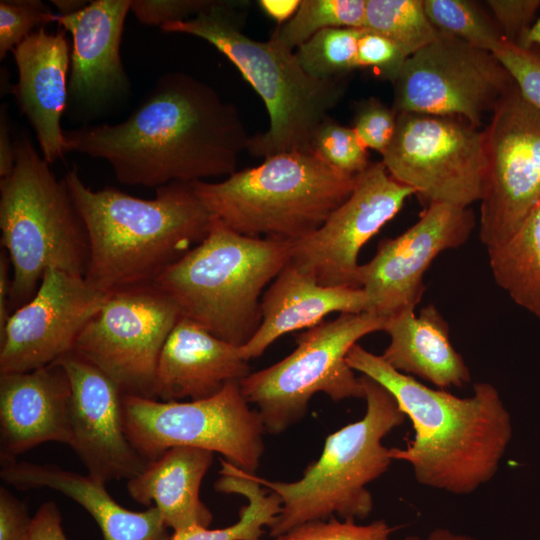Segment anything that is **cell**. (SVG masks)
<instances>
[{
  "label": "cell",
  "instance_id": "cell-19",
  "mask_svg": "<svg viewBox=\"0 0 540 540\" xmlns=\"http://www.w3.org/2000/svg\"><path fill=\"white\" fill-rule=\"evenodd\" d=\"M130 7L131 0H96L77 13L58 15L56 22L72 37L68 78L71 104L96 110L128 92L120 43Z\"/></svg>",
  "mask_w": 540,
  "mask_h": 540
},
{
  "label": "cell",
  "instance_id": "cell-44",
  "mask_svg": "<svg viewBox=\"0 0 540 540\" xmlns=\"http://www.w3.org/2000/svg\"><path fill=\"white\" fill-rule=\"evenodd\" d=\"M12 268L7 252L1 248L0 251V334L4 331L11 316L10 294H11Z\"/></svg>",
  "mask_w": 540,
  "mask_h": 540
},
{
  "label": "cell",
  "instance_id": "cell-16",
  "mask_svg": "<svg viewBox=\"0 0 540 540\" xmlns=\"http://www.w3.org/2000/svg\"><path fill=\"white\" fill-rule=\"evenodd\" d=\"M476 225L469 207L430 205L419 220L395 238L382 239L375 256L359 267L368 313L389 319L416 308L425 291L423 277L445 250L462 246Z\"/></svg>",
  "mask_w": 540,
  "mask_h": 540
},
{
  "label": "cell",
  "instance_id": "cell-18",
  "mask_svg": "<svg viewBox=\"0 0 540 540\" xmlns=\"http://www.w3.org/2000/svg\"><path fill=\"white\" fill-rule=\"evenodd\" d=\"M60 363L70 380V447L92 478L107 483L131 479L148 460L129 441L123 420V393L96 366L74 352Z\"/></svg>",
  "mask_w": 540,
  "mask_h": 540
},
{
  "label": "cell",
  "instance_id": "cell-37",
  "mask_svg": "<svg viewBox=\"0 0 540 540\" xmlns=\"http://www.w3.org/2000/svg\"><path fill=\"white\" fill-rule=\"evenodd\" d=\"M397 116L393 107L370 98L358 105L353 129L367 149L383 155L394 137Z\"/></svg>",
  "mask_w": 540,
  "mask_h": 540
},
{
  "label": "cell",
  "instance_id": "cell-13",
  "mask_svg": "<svg viewBox=\"0 0 540 540\" xmlns=\"http://www.w3.org/2000/svg\"><path fill=\"white\" fill-rule=\"evenodd\" d=\"M482 131L479 238L488 252L504 244L540 200V109L514 85Z\"/></svg>",
  "mask_w": 540,
  "mask_h": 540
},
{
  "label": "cell",
  "instance_id": "cell-43",
  "mask_svg": "<svg viewBox=\"0 0 540 540\" xmlns=\"http://www.w3.org/2000/svg\"><path fill=\"white\" fill-rule=\"evenodd\" d=\"M16 162L15 141H12L7 121L6 108L0 109V177L11 174Z\"/></svg>",
  "mask_w": 540,
  "mask_h": 540
},
{
  "label": "cell",
  "instance_id": "cell-14",
  "mask_svg": "<svg viewBox=\"0 0 540 540\" xmlns=\"http://www.w3.org/2000/svg\"><path fill=\"white\" fill-rule=\"evenodd\" d=\"M393 85L397 113L454 117L479 128L515 83L492 52L439 32L406 59Z\"/></svg>",
  "mask_w": 540,
  "mask_h": 540
},
{
  "label": "cell",
  "instance_id": "cell-17",
  "mask_svg": "<svg viewBox=\"0 0 540 540\" xmlns=\"http://www.w3.org/2000/svg\"><path fill=\"white\" fill-rule=\"evenodd\" d=\"M108 294L84 276L48 269L35 295L11 314L0 334V374L32 371L72 352Z\"/></svg>",
  "mask_w": 540,
  "mask_h": 540
},
{
  "label": "cell",
  "instance_id": "cell-32",
  "mask_svg": "<svg viewBox=\"0 0 540 540\" xmlns=\"http://www.w3.org/2000/svg\"><path fill=\"white\" fill-rule=\"evenodd\" d=\"M364 28H328L296 49L303 69L321 80L339 79L358 66V44Z\"/></svg>",
  "mask_w": 540,
  "mask_h": 540
},
{
  "label": "cell",
  "instance_id": "cell-48",
  "mask_svg": "<svg viewBox=\"0 0 540 540\" xmlns=\"http://www.w3.org/2000/svg\"><path fill=\"white\" fill-rule=\"evenodd\" d=\"M517 44L526 49H531L534 44L540 45V17L523 34Z\"/></svg>",
  "mask_w": 540,
  "mask_h": 540
},
{
  "label": "cell",
  "instance_id": "cell-40",
  "mask_svg": "<svg viewBox=\"0 0 540 540\" xmlns=\"http://www.w3.org/2000/svg\"><path fill=\"white\" fill-rule=\"evenodd\" d=\"M486 4L503 38L517 44L532 26V20L540 7V0H488Z\"/></svg>",
  "mask_w": 540,
  "mask_h": 540
},
{
  "label": "cell",
  "instance_id": "cell-41",
  "mask_svg": "<svg viewBox=\"0 0 540 540\" xmlns=\"http://www.w3.org/2000/svg\"><path fill=\"white\" fill-rule=\"evenodd\" d=\"M32 517L26 505L3 486L0 488V540H26Z\"/></svg>",
  "mask_w": 540,
  "mask_h": 540
},
{
  "label": "cell",
  "instance_id": "cell-26",
  "mask_svg": "<svg viewBox=\"0 0 540 540\" xmlns=\"http://www.w3.org/2000/svg\"><path fill=\"white\" fill-rule=\"evenodd\" d=\"M384 331L390 342L381 357L397 371L439 389L470 383L469 368L450 342L448 323L433 304L418 315L407 309L392 316Z\"/></svg>",
  "mask_w": 540,
  "mask_h": 540
},
{
  "label": "cell",
  "instance_id": "cell-22",
  "mask_svg": "<svg viewBox=\"0 0 540 540\" xmlns=\"http://www.w3.org/2000/svg\"><path fill=\"white\" fill-rule=\"evenodd\" d=\"M251 373L239 346L212 335L181 317L170 332L159 356L155 399L188 401L210 398L232 381Z\"/></svg>",
  "mask_w": 540,
  "mask_h": 540
},
{
  "label": "cell",
  "instance_id": "cell-38",
  "mask_svg": "<svg viewBox=\"0 0 540 540\" xmlns=\"http://www.w3.org/2000/svg\"><path fill=\"white\" fill-rule=\"evenodd\" d=\"M408 57L390 39L364 28L358 44V66L370 67L392 83Z\"/></svg>",
  "mask_w": 540,
  "mask_h": 540
},
{
  "label": "cell",
  "instance_id": "cell-3",
  "mask_svg": "<svg viewBox=\"0 0 540 540\" xmlns=\"http://www.w3.org/2000/svg\"><path fill=\"white\" fill-rule=\"evenodd\" d=\"M64 180L88 235L85 278L106 293L154 283L204 240L214 220L192 183H168L147 200L111 186L92 190L76 169Z\"/></svg>",
  "mask_w": 540,
  "mask_h": 540
},
{
  "label": "cell",
  "instance_id": "cell-6",
  "mask_svg": "<svg viewBox=\"0 0 540 540\" xmlns=\"http://www.w3.org/2000/svg\"><path fill=\"white\" fill-rule=\"evenodd\" d=\"M356 177L314 153L288 152L221 182L192 186L211 215L235 232L295 242L324 224L351 194Z\"/></svg>",
  "mask_w": 540,
  "mask_h": 540
},
{
  "label": "cell",
  "instance_id": "cell-27",
  "mask_svg": "<svg viewBox=\"0 0 540 540\" xmlns=\"http://www.w3.org/2000/svg\"><path fill=\"white\" fill-rule=\"evenodd\" d=\"M487 254L497 285L540 319V200L518 230Z\"/></svg>",
  "mask_w": 540,
  "mask_h": 540
},
{
  "label": "cell",
  "instance_id": "cell-2",
  "mask_svg": "<svg viewBox=\"0 0 540 540\" xmlns=\"http://www.w3.org/2000/svg\"><path fill=\"white\" fill-rule=\"evenodd\" d=\"M346 361L383 386L411 420L413 439L403 449L391 448V457L409 463L418 483L467 495L495 476L513 433L495 386L478 382L472 396L458 397L397 371L359 344Z\"/></svg>",
  "mask_w": 540,
  "mask_h": 540
},
{
  "label": "cell",
  "instance_id": "cell-1",
  "mask_svg": "<svg viewBox=\"0 0 540 540\" xmlns=\"http://www.w3.org/2000/svg\"><path fill=\"white\" fill-rule=\"evenodd\" d=\"M250 136L237 108L185 73L161 76L124 121L64 130V152L106 160L126 185L158 188L236 172Z\"/></svg>",
  "mask_w": 540,
  "mask_h": 540
},
{
  "label": "cell",
  "instance_id": "cell-42",
  "mask_svg": "<svg viewBox=\"0 0 540 540\" xmlns=\"http://www.w3.org/2000/svg\"><path fill=\"white\" fill-rule=\"evenodd\" d=\"M59 508L53 501L43 503L32 517L26 540H68L62 528Z\"/></svg>",
  "mask_w": 540,
  "mask_h": 540
},
{
  "label": "cell",
  "instance_id": "cell-11",
  "mask_svg": "<svg viewBox=\"0 0 540 540\" xmlns=\"http://www.w3.org/2000/svg\"><path fill=\"white\" fill-rule=\"evenodd\" d=\"M181 313L154 283L110 292L73 351L107 375L124 395L155 399L161 350Z\"/></svg>",
  "mask_w": 540,
  "mask_h": 540
},
{
  "label": "cell",
  "instance_id": "cell-24",
  "mask_svg": "<svg viewBox=\"0 0 540 540\" xmlns=\"http://www.w3.org/2000/svg\"><path fill=\"white\" fill-rule=\"evenodd\" d=\"M4 482L17 489L49 488L81 505L98 524L103 540H170L163 517L155 506L142 512L118 504L105 483L54 464L17 459L1 461Z\"/></svg>",
  "mask_w": 540,
  "mask_h": 540
},
{
  "label": "cell",
  "instance_id": "cell-23",
  "mask_svg": "<svg viewBox=\"0 0 540 540\" xmlns=\"http://www.w3.org/2000/svg\"><path fill=\"white\" fill-rule=\"evenodd\" d=\"M261 311L258 330L239 347L246 361L262 355L281 336L313 328L331 313L366 312L367 297L362 288L320 285L288 261L262 296Z\"/></svg>",
  "mask_w": 540,
  "mask_h": 540
},
{
  "label": "cell",
  "instance_id": "cell-5",
  "mask_svg": "<svg viewBox=\"0 0 540 540\" xmlns=\"http://www.w3.org/2000/svg\"><path fill=\"white\" fill-rule=\"evenodd\" d=\"M292 244L245 236L214 218L204 240L154 284L183 318L240 347L258 330L262 290L290 260Z\"/></svg>",
  "mask_w": 540,
  "mask_h": 540
},
{
  "label": "cell",
  "instance_id": "cell-47",
  "mask_svg": "<svg viewBox=\"0 0 540 540\" xmlns=\"http://www.w3.org/2000/svg\"><path fill=\"white\" fill-rule=\"evenodd\" d=\"M59 16H68L84 9L89 2L83 0H52Z\"/></svg>",
  "mask_w": 540,
  "mask_h": 540
},
{
  "label": "cell",
  "instance_id": "cell-10",
  "mask_svg": "<svg viewBox=\"0 0 540 540\" xmlns=\"http://www.w3.org/2000/svg\"><path fill=\"white\" fill-rule=\"evenodd\" d=\"M249 404L238 381L195 401L123 395L125 432L146 460L173 447H193L219 453L254 474L264 453L265 428L258 410Z\"/></svg>",
  "mask_w": 540,
  "mask_h": 540
},
{
  "label": "cell",
  "instance_id": "cell-39",
  "mask_svg": "<svg viewBox=\"0 0 540 540\" xmlns=\"http://www.w3.org/2000/svg\"><path fill=\"white\" fill-rule=\"evenodd\" d=\"M214 0H131L130 9L139 22L158 25L192 18Z\"/></svg>",
  "mask_w": 540,
  "mask_h": 540
},
{
  "label": "cell",
  "instance_id": "cell-35",
  "mask_svg": "<svg viewBox=\"0 0 540 540\" xmlns=\"http://www.w3.org/2000/svg\"><path fill=\"white\" fill-rule=\"evenodd\" d=\"M395 529L382 519L360 525L355 520L340 521L333 516L304 523L273 540H391Z\"/></svg>",
  "mask_w": 540,
  "mask_h": 540
},
{
  "label": "cell",
  "instance_id": "cell-12",
  "mask_svg": "<svg viewBox=\"0 0 540 540\" xmlns=\"http://www.w3.org/2000/svg\"><path fill=\"white\" fill-rule=\"evenodd\" d=\"M382 163L393 179L414 190L425 208L469 207L482 195L483 131L459 118L398 113Z\"/></svg>",
  "mask_w": 540,
  "mask_h": 540
},
{
  "label": "cell",
  "instance_id": "cell-28",
  "mask_svg": "<svg viewBox=\"0 0 540 540\" xmlns=\"http://www.w3.org/2000/svg\"><path fill=\"white\" fill-rule=\"evenodd\" d=\"M220 477L215 489L222 493L242 495L247 505L239 511V519L225 528L209 529L194 525L173 531L170 540H262L265 528H271L282 508V500L268 492L248 473L228 461L221 460Z\"/></svg>",
  "mask_w": 540,
  "mask_h": 540
},
{
  "label": "cell",
  "instance_id": "cell-30",
  "mask_svg": "<svg viewBox=\"0 0 540 540\" xmlns=\"http://www.w3.org/2000/svg\"><path fill=\"white\" fill-rule=\"evenodd\" d=\"M366 0H301L295 14L272 36L293 50L328 28H365Z\"/></svg>",
  "mask_w": 540,
  "mask_h": 540
},
{
  "label": "cell",
  "instance_id": "cell-15",
  "mask_svg": "<svg viewBox=\"0 0 540 540\" xmlns=\"http://www.w3.org/2000/svg\"><path fill=\"white\" fill-rule=\"evenodd\" d=\"M415 192L393 179L384 164L358 174L348 198L312 234L293 242L290 262L323 286L360 288L361 248Z\"/></svg>",
  "mask_w": 540,
  "mask_h": 540
},
{
  "label": "cell",
  "instance_id": "cell-25",
  "mask_svg": "<svg viewBox=\"0 0 540 540\" xmlns=\"http://www.w3.org/2000/svg\"><path fill=\"white\" fill-rule=\"evenodd\" d=\"M213 458V452L200 448H170L148 460L144 469L128 480L129 495L145 506L154 503L173 531L194 525L209 527L213 515L199 491Z\"/></svg>",
  "mask_w": 540,
  "mask_h": 540
},
{
  "label": "cell",
  "instance_id": "cell-31",
  "mask_svg": "<svg viewBox=\"0 0 540 540\" xmlns=\"http://www.w3.org/2000/svg\"><path fill=\"white\" fill-rule=\"evenodd\" d=\"M423 5L440 33L489 52H494L504 40L495 20L473 1L423 0Z\"/></svg>",
  "mask_w": 540,
  "mask_h": 540
},
{
  "label": "cell",
  "instance_id": "cell-34",
  "mask_svg": "<svg viewBox=\"0 0 540 540\" xmlns=\"http://www.w3.org/2000/svg\"><path fill=\"white\" fill-rule=\"evenodd\" d=\"M53 13L40 0H2L0 2V59L5 58L35 28L56 22Z\"/></svg>",
  "mask_w": 540,
  "mask_h": 540
},
{
  "label": "cell",
  "instance_id": "cell-20",
  "mask_svg": "<svg viewBox=\"0 0 540 540\" xmlns=\"http://www.w3.org/2000/svg\"><path fill=\"white\" fill-rule=\"evenodd\" d=\"M70 401V380L58 362L0 374L1 461L45 442L70 445Z\"/></svg>",
  "mask_w": 540,
  "mask_h": 540
},
{
  "label": "cell",
  "instance_id": "cell-21",
  "mask_svg": "<svg viewBox=\"0 0 540 540\" xmlns=\"http://www.w3.org/2000/svg\"><path fill=\"white\" fill-rule=\"evenodd\" d=\"M18 82L11 86L21 112L35 131L42 157L52 164L64 155L61 117L68 103L70 51L66 31L36 29L12 50Z\"/></svg>",
  "mask_w": 540,
  "mask_h": 540
},
{
  "label": "cell",
  "instance_id": "cell-36",
  "mask_svg": "<svg viewBox=\"0 0 540 540\" xmlns=\"http://www.w3.org/2000/svg\"><path fill=\"white\" fill-rule=\"evenodd\" d=\"M492 53L508 71L521 95L540 109V56L505 39Z\"/></svg>",
  "mask_w": 540,
  "mask_h": 540
},
{
  "label": "cell",
  "instance_id": "cell-4",
  "mask_svg": "<svg viewBox=\"0 0 540 540\" xmlns=\"http://www.w3.org/2000/svg\"><path fill=\"white\" fill-rule=\"evenodd\" d=\"M246 2L216 1L198 15L167 23L161 30L209 42L241 72L264 101L269 129L250 137L247 151L268 158L281 153H313V139L345 92L343 78L309 75L295 52L275 37L258 41L243 33Z\"/></svg>",
  "mask_w": 540,
  "mask_h": 540
},
{
  "label": "cell",
  "instance_id": "cell-9",
  "mask_svg": "<svg viewBox=\"0 0 540 540\" xmlns=\"http://www.w3.org/2000/svg\"><path fill=\"white\" fill-rule=\"evenodd\" d=\"M387 319L362 312L340 314L296 336L297 347L281 361L240 381L245 399L256 405L270 434H281L307 413L311 398L363 399L360 377L346 357L362 337L384 331Z\"/></svg>",
  "mask_w": 540,
  "mask_h": 540
},
{
  "label": "cell",
  "instance_id": "cell-8",
  "mask_svg": "<svg viewBox=\"0 0 540 540\" xmlns=\"http://www.w3.org/2000/svg\"><path fill=\"white\" fill-rule=\"evenodd\" d=\"M366 412L325 440L320 457L293 482L271 481L253 475L262 486L279 495L282 508L269 531L278 537L307 522L365 519L373 509L367 485L383 475L393 459L383 438L403 424L405 414L379 383L360 376Z\"/></svg>",
  "mask_w": 540,
  "mask_h": 540
},
{
  "label": "cell",
  "instance_id": "cell-33",
  "mask_svg": "<svg viewBox=\"0 0 540 540\" xmlns=\"http://www.w3.org/2000/svg\"><path fill=\"white\" fill-rule=\"evenodd\" d=\"M313 153L340 172L357 176L370 165L368 149L353 127L328 117L317 129Z\"/></svg>",
  "mask_w": 540,
  "mask_h": 540
},
{
  "label": "cell",
  "instance_id": "cell-46",
  "mask_svg": "<svg viewBox=\"0 0 540 540\" xmlns=\"http://www.w3.org/2000/svg\"><path fill=\"white\" fill-rule=\"evenodd\" d=\"M402 540H422L419 536L410 535L406 536ZM425 540H477L471 536L456 534L447 528L434 529Z\"/></svg>",
  "mask_w": 540,
  "mask_h": 540
},
{
  "label": "cell",
  "instance_id": "cell-7",
  "mask_svg": "<svg viewBox=\"0 0 540 540\" xmlns=\"http://www.w3.org/2000/svg\"><path fill=\"white\" fill-rule=\"evenodd\" d=\"M16 162L0 180L1 248L12 268L10 310L26 304L48 269L86 275L89 242L85 224L64 178L22 134L15 140Z\"/></svg>",
  "mask_w": 540,
  "mask_h": 540
},
{
  "label": "cell",
  "instance_id": "cell-29",
  "mask_svg": "<svg viewBox=\"0 0 540 540\" xmlns=\"http://www.w3.org/2000/svg\"><path fill=\"white\" fill-rule=\"evenodd\" d=\"M365 28L390 39L407 57L439 35L423 0H366Z\"/></svg>",
  "mask_w": 540,
  "mask_h": 540
},
{
  "label": "cell",
  "instance_id": "cell-45",
  "mask_svg": "<svg viewBox=\"0 0 540 540\" xmlns=\"http://www.w3.org/2000/svg\"><path fill=\"white\" fill-rule=\"evenodd\" d=\"M262 10L271 18L279 22V25L288 21L297 11L300 0H260Z\"/></svg>",
  "mask_w": 540,
  "mask_h": 540
}]
</instances>
